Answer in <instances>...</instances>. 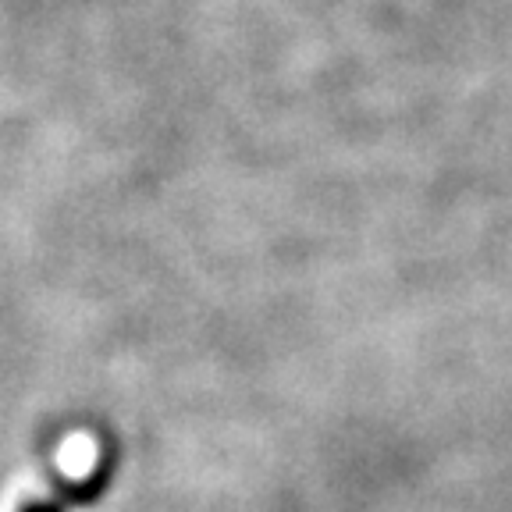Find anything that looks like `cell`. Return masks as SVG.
<instances>
[{"label":"cell","mask_w":512,"mask_h":512,"mask_svg":"<svg viewBox=\"0 0 512 512\" xmlns=\"http://www.w3.org/2000/svg\"><path fill=\"white\" fill-rule=\"evenodd\" d=\"M100 484H104V473L79 480V484H61V495L36 498V502L22 505V512H68V502H89V498L100 495Z\"/></svg>","instance_id":"obj_1"}]
</instances>
